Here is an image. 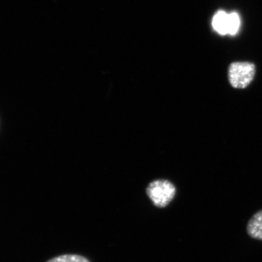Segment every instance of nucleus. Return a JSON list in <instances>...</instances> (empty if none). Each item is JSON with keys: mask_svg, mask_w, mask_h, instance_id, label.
I'll list each match as a JSON object with an SVG mask.
<instances>
[{"mask_svg": "<svg viewBox=\"0 0 262 262\" xmlns=\"http://www.w3.org/2000/svg\"><path fill=\"white\" fill-rule=\"evenodd\" d=\"M146 194L155 206L165 208L173 201L177 192L175 186L168 180L153 181L146 188Z\"/></svg>", "mask_w": 262, "mask_h": 262, "instance_id": "1", "label": "nucleus"}, {"mask_svg": "<svg viewBox=\"0 0 262 262\" xmlns=\"http://www.w3.org/2000/svg\"><path fill=\"white\" fill-rule=\"evenodd\" d=\"M256 67L251 62H233L229 67V81L234 89H245L251 84Z\"/></svg>", "mask_w": 262, "mask_h": 262, "instance_id": "2", "label": "nucleus"}, {"mask_svg": "<svg viewBox=\"0 0 262 262\" xmlns=\"http://www.w3.org/2000/svg\"><path fill=\"white\" fill-rule=\"evenodd\" d=\"M212 27L215 32L220 35L234 36L239 32L241 27V18L238 13H227L225 10H220L215 13L212 19Z\"/></svg>", "mask_w": 262, "mask_h": 262, "instance_id": "3", "label": "nucleus"}, {"mask_svg": "<svg viewBox=\"0 0 262 262\" xmlns=\"http://www.w3.org/2000/svg\"><path fill=\"white\" fill-rule=\"evenodd\" d=\"M247 232L252 238L262 241V210L255 213L248 221Z\"/></svg>", "mask_w": 262, "mask_h": 262, "instance_id": "4", "label": "nucleus"}, {"mask_svg": "<svg viewBox=\"0 0 262 262\" xmlns=\"http://www.w3.org/2000/svg\"><path fill=\"white\" fill-rule=\"evenodd\" d=\"M46 262H91L89 258L78 254H63L51 258Z\"/></svg>", "mask_w": 262, "mask_h": 262, "instance_id": "5", "label": "nucleus"}]
</instances>
